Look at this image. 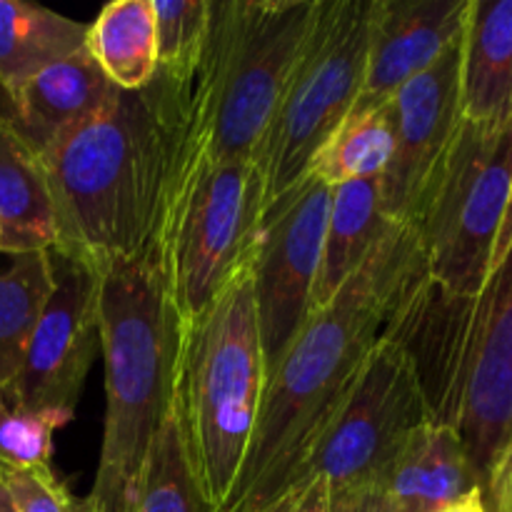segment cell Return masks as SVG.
<instances>
[{
  "label": "cell",
  "instance_id": "6da1fadb",
  "mask_svg": "<svg viewBox=\"0 0 512 512\" xmlns=\"http://www.w3.org/2000/svg\"><path fill=\"white\" fill-rule=\"evenodd\" d=\"M425 273L415 225L393 223L338 295L313 310L265 380L248 458L225 512H265L285 493Z\"/></svg>",
  "mask_w": 512,
  "mask_h": 512
},
{
  "label": "cell",
  "instance_id": "7a4b0ae2",
  "mask_svg": "<svg viewBox=\"0 0 512 512\" xmlns=\"http://www.w3.org/2000/svg\"><path fill=\"white\" fill-rule=\"evenodd\" d=\"M193 85L155 73L143 90L108 103L40 158L53 195L58 243L103 273L155 248Z\"/></svg>",
  "mask_w": 512,
  "mask_h": 512
},
{
  "label": "cell",
  "instance_id": "3957f363",
  "mask_svg": "<svg viewBox=\"0 0 512 512\" xmlns=\"http://www.w3.org/2000/svg\"><path fill=\"white\" fill-rule=\"evenodd\" d=\"M413 355L435 423L463 440L488 512L512 480V245L475 298H453L425 275L393 325Z\"/></svg>",
  "mask_w": 512,
  "mask_h": 512
},
{
  "label": "cell",
  "instance_id": "277c9868",
  "mask_svg": "<svg viewBox=\"0 0 512 512\" xmlns=\"http://www.w3.org/2000/svg\"><path fill=\"white\" fill-rule=\"evenodd\" d=\"M178 330L155 248L103 270L105 428L85 512L138 510L148 453L173 400Z\"/></svg>",
  "mask_w": 512,
  "mask_h": 512
},
{
  "label": "cell",
  "instance_id": "5b68a950",
  "mask_svg": "<svg viewBox=\"0 0 512 512\" xmlns=\"http://www.w3.org/2000/svg\"><path fill=\"white\" fill-rule=\"evenodd\" d=\"M263 390L250 260L193 323L180 325L175 350L173 405L195 483L213 512H225L233 498Z\"/></svg>",
  "mask_w": 512,
  "mask_h": 512
},
{
  "label": "cell",
  "instance_id": "8992f818",
  "mask_svg": "<svg viewBox=\"0 0 512 512\" xmlns=\"http://www.w3.org/2000/svg\"><path fill=\"white\" fill-rule=\"evenodd\" d=\"M318 0H210L183 150L250 160L270 128Z\"/></svg>",
  "mask_w": 512,
  "mask_h": 512
},
{
  "label": "cell",
  "instance_id": "52a82bcc",
  "mask_svg": "<svg viewBox=\"0 0 512 512\" xmlns=\"http://www.w3.org/2000/svg\"><path fill=\"white\" fill-rule=\"evenodd\" d=\"M263 215V173L255 158L215 160L180 148L155 235L180 325L193 323L253 260Z\"/></svg>",
  "mask_w": 512,
  "mask_h": 512
},
{
  "label": "cell",
  "instance_id": "ba28073f",
  "mask_svg": "<svg viewBox=\"0 0 512 512\" xmlns=\"http://www.w3.org/2000/svg\"><path fill=\"white\" fill-rule=\"evenodd\" d=\"M373 0H318L255 163L265 210L308 173L310 160L353 110L365 78Z\"/></svg>",
  "mask_w": 512,
  "mask_h": 512
},
{
  "label": "cell",
  "instance_id": "9c48e42d",
  "mask_svg": "<svg viewBox=\"0 0 512 512\" xmlns=\"http://www.w3.org/2000/svg\"><path fill=\"white\" fill-rule=\"evenodd\" d=\"M433 423L413 355L393 330L375 343L353 388L285 488L298 490L323 480L333 512L378 490L408 440Z\"/></svg>",
  "mask_w": 512,
  "mask_h": 512
},
{
  "label": "cell",
  "instance_id": "30bf717a",
  "mask_svg": "<svg viewBox=\"0 0 512 512\" xmlns=\"http://www.w3.org/2000/svg\"><path fill=\"white\" fill-rule=\"evenodd\" d=\"M510 190L512 113L493 125L463 120L413 223L443 293L475 298L483 290Z\"/></svg>",
  "mask_w": 512,
  "mask_h": 512
},
{
  "label": "cell",
  "instance_id": "8fae6325",
  "mask_svg": "<svg viewBox=\"0 0 512 512\" xmlns=\"http://www.w3.org/2000/svg\"><path fill=\"white\" fill-rule=\"evenodd\" d=\"M48 258L53 293L40 313L18 375L0 395L8 408L73 418L100 350L103 273L63 250L50 248Z\"/></svg>",
  "mask_w": 512,
  "mask_h": 512
},
{
  "label": "cell",
  "instance_id": "7c38bea8",
  "mask_svg": "<svg viewBox=\"0 0 512 512\" xmlns=\"http://www.w3.org/2000/svg\"><path fill=\"white\" fill-rule=\"evenodd\" d=\"M328 205V185L305 175L263 215L253 258V295L265 380L313 315Z\"/></svg>",
  "mask_w": 512,
  "mask_h": 512
},
{
  "label": "cell",
  "instance_id": "4fadbf2b",
  "mask_svg": "<svg viewBox=\"0 0 512 512\" xmlns=\"http://www.w3.org/2000/svg\"><path fill=\"white\" fill-rule=\"evenodd\" d=\"M460 73L463 33L428 70L388 100L393 155L380 178V198L383 213L395 223H415L463 125Z\"/></svg>",
  "mask_w": 512,
  "mask_h": 512
},
{
  "label": "cell",
  "instance_id": "5bb4252c",
  "mask_svg": "<svg viewBox=\"0 0 512 512\" xmlns=\"http://www.w3.org/2000/svg\"><path fill=\"white\" fill-rule=\"evenodd\" d=\"M468 8L470 0H373L363 90L350 115L380 108L428 70L460 38Z\"/></svg>",
  "mask_w": 512,
  "mask_h": 512
},
{
  "label": "cell",
  "instance_id": "9a60e30c",
  "mask_svg": "<svg viewBox=\"0 0 512 512\" xmlns=\"http://www.w3.org/2000/svg\"><path fill=\"white\" fill-rule=\"evenodd\" d=\"M115 88L88 50L48 65L15 88L0 85V125L45 158L80 123L98 113Z\"/></svg>",
  "mask_w": 512,
  "mask_h": 512
},
{
  "label": "cell",
  "instance_id": "2e32d148",
  "mask_svg": "<svg viewBox=\"0 0 512 512\" xmlns=\"http://www.w3.org/2000/svg\"><path fill=\"white\" fill-rule=\"evenodd\" d=\"M378 490L395 512H445L480 488L460 435L433 420L408 440Z\"/></svg>",
  "mask_w": 512,
  "mask_h": 512
},
{
  "label": "cell",
  "instance_id": "e0dca14e",
  "mask_svg": "<svg viewBox=\"0 0 512 512\" xmlns=\"http://www.w3.org/2000/svg\"><path fill=\"white\" fill-rule=\"evenodd\" d=\"M463 120L493 125L512 113V0H470L460 73Z\"/></svg>",
  "mask_w": 512,
  "mask_h": 512
},
{
  "label": "cell",
  "instance_id": "ac0fdd59",
  "mask_svg": "<svg viewBox=\"0 0 512 512\" xmlns=\"http://www.w3.org/2000/svg\"><path fill=\"white\" fill-rule=\"evenodd\" d=\"M393 223L395 220L383 213L380 178L353 180L330 188L323 253L313 288V310L323 308L338 295L350 275L378 248Z\"/></svg>",
  "mask_w": 512,
  "mask_h": 512
},
{
  "label": "cell",
  "instance_id": "d6986e66",
  "mask_svg": "<svg viewBox=\"0 0 512 512\" xmlns=\"http://www.w3.org/2000/svg\"><path fill=\"white\" fill-rule=\"evenodd\" d=\"M55 243L58 225L43 163L0 125V253H40Z\"/></svg>",
  "mask_w": 512,
  "mask_h": 512
},
{
  "label": "cell",
  "instance_id": "ffe728a7",
  "mask_svg": "<svg viewBox=\"0 0 512 512\" xmlns=\"http://www.w3.org/2000/svg\"><path fill=\"white\" fill-rule=\"evenodd\" d=\"M88 25L23 0H0V85L15 88L85 48Z\"/></svg>",
  "mask_w": 512,
  "mask_h": 512
},
{
  "label": "cell",
  "instance_id": "44dd1931",
  "mask_svg": "<svg viewBox=\"0 0 512 512\" xmlns=\"http://www.w3.org/2000/svg\"><path fill=\"white\" fill-rule=\"evenodd\" d=\"M85 50L118 90H143L158 73V28L150 0H113L88 25Z\"/></svg>",
  "mask_w": 512,
  "mask_h": 512
},
{
  "label": "cell",
  "instance_id": "7402d4cb",
  "mask_svg": "<svg viewBox=\"0 0 512 512\" xmlns=\"http://www.w3.org/2000/svg\"><path fill=\"white\" fill-rule=\"evenodd\" d=\"M50 293L48 250L10 255L8 265L0 268V393L18 375Z\"/></svg>",
  "mask_w": 512,
  "mask_h": 512
},
{
  "label": "cell",
  "instance_id": "603a6c76",
  "mask_svg": "<svg viewBox=\"0 0 512 512\" xmlns=\"http://www.w3.org/2000/svg\"><path fill=\"white\" fill-rule=\"evenodd\" d=\"M393 155V125L388 103L368 113H355L328 138L310 160V178L328 188L365 178H383Z\"/></svg>",
  "mask_w": 512,
  "mask_h": 512
},
{
  "label": "cell",
  "instance_id": "cb8c5ba5",
  "mask_svg": "<svg viewBox=\"0 0 512 512\" xmlns=\"http://www.w3.org/2000/svg\"><path fill=\"white\" fill-rule=\"evenodd\" d=\"M135 512H213L195 483L173 400L148 453Z\"/></svg>",
  "mask_w": 512,
  "mask_h": 512
},
{
  "label": "cell",
  "instance_id": "d4e9b609",
  "mask_svg": "<svg viewBox=\"0 0 512 512\" xmlns=\"http://www.w3.org/2000/svg\"><path fill=\"white\" fill-rule=\"evenodd\" d=\"M158 28V73L193 85L208 30L210 0H150Z\"/></svg>",
  "mask_w": 512,
  "mask_h": 512
},
{
  "label": "cell",
  "instance_id": "484cf974",
  "mask_svg": "<svg viewBox=\"0 0 512 512\" xmlns=\"http://www.w3.org/2000/svg\"><path fill=\"white\" fill-rule=\"evenodd\" d=\"M68 420V415L30 413L5 405L0 413V465L15 470L50 468L53 435Z\"/></svg>",
  "mask_w": 512,
  "mask_h": 512
},
{
  "label": "cell",
  "instance_id": "4316f807",
  "mask_svg": "<svg viewBox=\"0 0 512 512\" xmlns=\"http://www.w3.org/2000/svg\"><path fill=\"white\" fill-rule=\"evenodd\" d=\"M0 485L8 490L15 512H85V505L68 493L50 468H3Z\"/></svg>",
  "mask_w": 512,
  "mask_h": 512
},
{
  "label": "cell",
  "instance_id": "83f0119b",
  "mask_svg": "<svg viewBox=\"0 0 512 512\" xmlns=\"http://www.w3.org/2000/svg\"><path fill=\"white\" fill-rule=\"evenodd\" d=\"M265 512H333V508L323 480H313L303 488L283 493Z\"/></svg>",
  "mask_w": 512,
  "mask_h": 512
},
{
  "label": "cell",
  "instance_id": "f1b7e54d",
  "mask_svg": "<svg viewBox=\"0 0 512 512\" xmlns=\"http://www.w3.org/2000/svg\"><path fill=\"white\" fill-rule=\"evenodd\" d=\"M510 245H512V190H510V198H508V208H505V215H503V225H500L498 240H495L493 260H490V270H493L495 265H500V260L508 255Z\"/></svg>",
  "mask_w": 512,
  "mask_h": 512
},
{
  "label": "cell",
  "instance_id": "f546056e",
  "mask_svg": "<svg viewBox=\"0 0 512 512\" xmlns=\"http://www.w3.org/2000/svg\"><path fill=\"white\" fill-rule=\"evenodd\" d=\"M343 512H395V508L383 490H370V493L360 495L355 503H350Z\"/></svg>",
  "mask_w": 512,
  "mask_h": 512
},
{
  "label": "cell",
  "instance_id": "4dcf8cb0",
  "mask_svg": "<svg viewBox=\"0 0 512 512\" xmlns=\"http://www.w3.org/2000/svg\"><path fill=\"white\" fill-rule=\"evenodd\" d=\"M445 512H488L485 510V503H483V493H473V495H468V498L463 500V503H458L455 505V508H450V510H445Z\"/></svg>",
  "mask_w": 512,
  "mask_h": 512
},
{
  "label": "cell",
  "instance_id": "1f68e13d",
  "mask_svg": "<svg viewBox=\"0 0 512 512\" xmlns=\"http://www.w3.org/2000/svg\"><path fill=\"white\" fill-rule=\"evenodd\" d=\"M0 512H15L13 500H10L8 490H5L3 485H0Z\"/></svg>",
  "mask_w": 512,
  "mask_h": 512
},
{
  "label": "cell",
  "instance_id": "d6a6232c",
  "mask_svg": "<svg viewBox=\"0 0 512 512\" xmlns=\"http://www.w3.org/2000/svg\"><path fill=\"white\" fill-rule=\"evenodd\" d=\"M500 512H512V480H510L508 498H505V503H503V508H500Z\"/></svg>",
  "mask_w": 512,
  "mask_h": 512
},
{
  "label": "cell",
  "instance_id": "836d02e7",
  "mask_svg": "<svg viewBox=\"0 0 512 512\" xmlns=\"http://www.w3.org/2000/svg\"><path fill=\"white\" fill-rule=\"evenodd\" d=\"M5 410V403H3V395H0V413H3Z\"/></svg>",
  "mask_w": 512,
  "mask_h": 512
},
{
  "label": "cell",
  "instance_id": "e575fe53",
  "mask_svg": "<svg viewBox=\"0 0 512 512\" xmlns=\"http://www.w3.org/2000/svg\"><path fill=\"white\" fill-rule=\"evenodd\" d=\"M0 470H3V465H0Z\"/></svg>",
  "mask_w": 512,
  "mask_h": 512
}]
</instances>
